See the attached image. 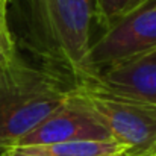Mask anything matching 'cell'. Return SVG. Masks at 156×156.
Listing matches in <instances>:
<instances>
[{
  "instance_id": "obj_7",
  "label": "cell",
  "mask_w": 156,
  "mask_h": 156,
  "mask_svg": "<svg viewBox=\"0 0 156 156\" xmlns=\"http://www.w3.org/2000/svg\"><path fill=\"white\" fill-rule=\"evenodd\" d=\"M11 156H126L127 147L114 141H67L46 146L12 147L5 150Z\"/></svg>"
},
{
  "instance_id": "obj_10",
  "label": "cell",
  "mask_w": 156,
  "mask_h": 156,
  "mask_svg": "<svg viewBox=\"0 0 156 156\" xmlns=\"http://www.w3.org/2000/svg\"><path fill=\"white\" fill-rule=\"evenodd\" d=\"M8 3H9V0H0V14L8 15Z\"/></svg>"
},
{
  "instance_id": "obj_3",
  "label": "cell",
  "mask_w": 156,
  "mask_h": 156,
  "mask_svg": "<svg viewBox=\"0 0 156 156\" xmlns=\"http://www.w3.org/2000/svg\"><path fill=\"white\" fill-rule=\"evenodd\" d=\"M71 94L102 121L126 156H156V105L111 91L94 76L71 85Z\"/></svg>"
},
{
  "instance_id": "obj_5",
  "label": "cell",
  "mask_w": 156,
  "mask_h": 156,
  "mask_svg": "<svg viewBox=\"0 0 156 156\" xmlns=\"http://www.w3.org/2000/svg\"><path fill=\"white\" fill-rule=\"evenodd\" d=\"M112 140L102 121L87 108V105L71 94L35 129L26 133L14 147L46 146L67 141H108ZM12 149V147H11Z\"/></svg>"
},
{
  "instance_id": "obj_6",
  "label": "cell",
  "mask_w": 156,
  "mask_h": 156,
  "mask_svg": "<svg viewBox=\"0 0 156 156\" xmlns=\"http://www.w3.org/2000/svg\"><path fill=\"white\" fill-rule=\"evenodd\" d=\"M94 77L114 93L156 105V49L115 64Z\"/></svg>"
},
{
  "instance_id": "obj_2",
  "label": "cell",
  "mask_w": 156,
  "mask_h": 156,
  "mask_svg": "<svg viewBox=\"0 0 156 156\" xmlns=\"http://www.w3.org/2000/svg\"><path fill=\"white\" fill-rule=\"evenodd\" d=\"M71 85L20 50L0 59V153L14 147L70 97Z\"/></svg>"
},
{
  "instance_id": "obj_11",
  "label": "cell",
  "mask_w": 156,
  "mask_h": 156,
  "mask_svg": "<svg viewBox=\"0 0 156 156\" xmlns=\"http://www.w3.org/2000/svg\"><path fill=\"white\" fill-rule=\"evenodd\" d=\"M0 156H11V155H8V153H5V152H2V153H0Z\"/></svg>"
},
{
  "instance_id": "obj_4",
  "label": "cell",
  "mask_w": 156,
  "mask_h": 156,
  "mask_svg": "<svg viewBox=\"0 0 156 156\" xmlns=\"http://www.w3.org/2000/svg\"><path fill=\"white\" fill-rule=\"evenodd\" d=\"M100 30L88 53L90 76L156 49V0H147Z\"/></svg>"
},
{
  "instance_id": "obj_9",
  "label": "cell",
  "mask_w": 156,
  "mask_h": 156,
  "mask_svg": "<svg viewBox=\"0 0 156 156\" xmlns=\"http://www.w3.org/2000/svg\"><path fill=\"white\" fill-rule=\"evenodd\" d=\"M17 44L14 40V35L9 27L8 15L0 14V59L5 56H9L14 52H17Z\"/></svg>"
},
{
  "instance_id": "obj_1",
  "label": "cell",
  "mask_w": 156,
  "mask_h": 156,
  "mask_svg": "<svg viewBox=\"0 0 156 156\" xmlns=\"http://www.w3.org/2000/svg\"><path fill=\"white\" fill-rule=\"evenodd\" d=\"M8 21L18 50L74 85L88 74L96 37L94 0H9Z\"/></svg>"
},
{
  "instance_id": "obj_8",
  "label": "cell",
  "mask_w": 156,
  "mask_h": 156,
  "mask_svg": "<svg viewBox=\"0 0 156 156\" xmlns=\"http://www.w3.org/2000/svg\"><path fill=\"white\" fill-rule=\"evenodd\" d=\"M147 0H94L96 14H97V26L100 29L108 24L123 18L130 14Z\"/></svg>"
}]
</instances>
